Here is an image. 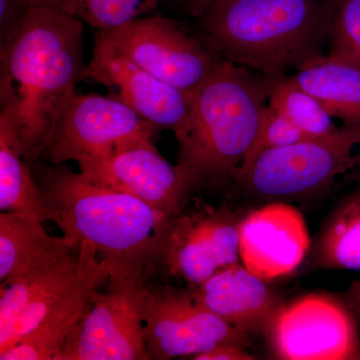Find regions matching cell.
<instances>
[{
    "instance_id": "14",
    "label": "cell",
    "mask_w": 360,
    "mask_h": 360,
    "mask_svg": "<svg viewBox=\"0 0 360 360\" xmlns=\"http://www.w3.org/2000/svg\"><path fill=\"white\" fill-rule=\"evenodd\" d=\"M85 79L103 85L111 96L158 129L174 132L176 139L186 129L191 94L162 82L96 37Z\"/></svg>"
},
{
    "instance_id": "27",
    "label": "cell",
    "mask_w": 360,
    "mask_h": 360,
    "mask_svg": "<svg viewBox=\"0 0 360 360\" xmlns=\"http://www.w3.org/2000/svg\"><path fill=\"white\" fill-rule=\"evenodd\" d=\"M194 360H252L257 359L255 355L248 352L245 345L236 343H222L212 349L195 355Z\"/></svg>"
},
{
    "instance_id": "8",
    "label": "cell",
    "mask_w": 360,
    "mask_h": 360,
    "mask_svg": "<svg viewBox=\"0 0 360 360\" xmlns=\"http://www.w3.org/2000/svg\"><path fill=\"white\" fill-rule=\"evenodd\" d=\"M264 335L283 360H360L356 315L342 298L310 293L283 303Z\"/></svg>"
},
{
    "instance_id": "5",
    "label": "cell",
    "mask_w": 360,
    "mask_h": 360,
    "mask_svg": "<svg viewBox=\"0 0 360 360\" xmlns=\"http://www.w3.org/2000/svg\"><path fill=\"white\" fill-rule=\"evenodd\" d=\"M360 179V124L258 155L234 181L262 200H293Z\"/></svg>"
},
{
    "instance_id": "7",
    "label": "cell",
    "mask_w": 360,
    "mask_h": 360,
    "mask_svg": "<svg viewBox=\"0 0 360 360\" xmlns=\"http://www.w3.org/2000/svg\"><path fill=\"white\" fill-rule=\"evenodd\" d=\"M148 276H110L97 291L56 360H149L142 296Z\"/></svg>"
},
{
    "instance_id": "15",
    "label": "cell",
    "mask_w": 360,
    "mask_h": 360,
    "mask_svg": "<svg viewBox=\"0 0 360 360\" xmlns=\"http://www.w3.org/2000/svg\"><path fill=\"white\" fill-rule=\"evenodd\" d=\"M310 248L302 213L281 201L246 213L239 227L241 264L264 281L290 276Z\"/></svg>"
},
{
    "instance_id": "21",
    "label": "cell",
    "mask_w": 360,
    "mask_h": 360,
    "mask_svg": "<svg viewBox=\"0 0 360 360\" xmlns=\"http://www.w3.org/2000/svg\"><path fill=\"white\" fill-rule=\"evenodd\" d=\"M310 252L309 269L360 271V187L336 206Z\"/></svg>"
},
{
    "instance_id": "25",
    "label": "cell",
    "mask_w": 360,
    "mask_h": 360,
    "mask_svg": "<svg viewBox=\"0 0 360 360\" xmlns=\"http://www.w3.org/2000/svg\"><path fill=\"white\" fill-rule=\"evenodd\" d=\"M309 139L302 130L286 116L267 105L262 115L257 139L246 156L245 162L239 168L236 176L246 169L258 155L272 149L286 148Z\"/></svg>"
},
{
    "instance_id": "3",
    "label": "cell",
    "mask_w": 360,
    "mask_h": 360,
    "mask_svg": "<svg viewBox=\"0 0 360 360\" xmlns=\"http://www.w3.org/2000/svg\"><path fill=\"white\" fill-rule=\"evenodd\" d=\"M272 80L222 59L191 92L175 165L191 191L234 181L257 139Z\"/></svg>"
},
{
    "instance_id": "20",
    "label": "cell",
    "mask_w": 360,
    "mask_h": 360,
    "mask_svg": "<svg viewBox=\"0 0 360 360\" xmlns=\"http://www.w3.org/2000/svg\"><path fill=\"white\" fill-rule=\"evenodd\" d=\"M0 210L51 220L41 188L25 158L13 116L6 108H0Z\"/></svg>"
},
{
    "instance_id": "2",
    "label": "cell",
    "mask_w": 360,
    "mask_h": 360,
    "mask_svg": "<svg viewBox=\"0 0 360 360\" xmlns=\"http://www.w3.org/2000/svg\"><path fill=\"white\" fill-rule=\"evenodd\" d=\"M51 221L80 246L89 243L115 276L149 274L160 260L169 215L139 198L85 180L65 163H30Z\"/></svg>"
},
{
    "instance_id": "23",
    "label": "cell",
    "mask_w": 360,
    "mask_h": 360,
    "mask_svg": "<svg viewBox=\"0 0 360 360\" xmlns=\"http://www.w3.org/2000/svg\"><path fill=\"white\" fill-rule=\"evenodd\" d=\"M58 7L84 25L108 30L148 15L160 0H32Z\"/></svg>"
},
{
    "instance_id": "17",
    "label": "cell",
    "mask_w": 360,
    "mask_h": 360,
    "mask_svg": "<svg viewBox=\"0 0 360 360\" xmlns=\"http://www.w3.org/2000/svg\"><path fill=\"white\" fill-rule=\"evenodd\" d=\"M27 213H0V281L8 283L77 250L73 239L52 236Z\"/></svg>"
},
{
    "instance_id": "11",
    "label": "cell",
    "mask_w": 360,
    "mask_h": 360,
    "mask_svg": "<svg viewBox=\"0 0 360 360\" xmlns=\"http://www.w3.org/2000/svg\"><path fill=\"white\" fill-rule=\"evenodd\" d=\"M248 212L214 207L193 198L170 217L160 262L189 286L198 285L220 269L239 262V227Z\"/></svg>"
},
{
    "instance_id": "1",
    "label": "cell",
    "mask_w": 360,
    "mask_h": 360,
    "mask_svg": "<svg viewBox=\"0 0 360 360\" xmlns=\"http://www.w3.org/2000/svg\"><path fill=\"white\" fill-rule=\"evenodd\" d=\"M84 23L32 1L11 41L0 49V108L11 111L27 162L39 160L47 135L85 79Z\"/></svg>"
},
{
    "instance_id": "9",
    "label": "cell",
    "mask_w": 360,
    "mask_h": 360,
    "mask_svg": "<svg viewBox=\"0 0 360 360\" xmlns=\"http://www.w3.org/2000/svg\"><path fill=\"white\" fill-rule=\"evenodd\" d=\"M160 130L113 96L75 94L39 151L51 165L110 155L132 142L153 139Z\"/></svg>"
},
{
    "instance_id": "10",
    "label": "cell",
    "mask_w": 360,
    "mask_h": 360,
    "mask_svg": "<svg viewBox=\"0 0 360 360\" xmlns=\"http://www.w3.org/2000/svg\"><path fill=\"white\" fill-rule=\"evenodd\" d=\"M142 312L150 359H191L222 343L250 345L251 335L196 302L188 288L146 285Z\"/></svg>"
},
{
    "instance_id": "26",
    "label": "cell",
    "mask_w": 360,
    "mask_h": 360,
    "mask_svg": "<svg viewBox=\"0 0 360 360\" xmlns=\"http://www.w3.org/2000/svg\"><path fill=\"white\" fill-rule=\"evenodd\" d=\"M32 4V0H0V49L13 39Z\"/></svg>"
},
{
    "instance_id": "18",
    "label": "cell",
    "mask_w": 360,
    "mask_h": 360,
    "mask_svg": "<svg viewBox=\"0 0 360 360\" xmlns=\"http://www.w3.org/2000/svg\"><path fill=\"white\" fill-rule=\"evenodd\" d=\"M112 267L108 260L73 291L60 305L45 317L32 333L6 352L0 360H56L70 333L89 307L92 297L110 281Z\"/></svg>"
},
{
    "instance_id": "4",
    "label": "cell",
    "mask_w": 360,
    "mask_h": 360,
    "mask_svg": "<svg viewBox=\"0 0 360 360\" xmlns=\"http://www.w3.org/2000/svg\"><path fill=\"white\" fill-rule=\"evenodd\" d=\"M200 37L220 58L269 77L321 53L328 40V0H217Z\"/></svg>"
},
{
    "instance_id": "12",
    "label": "cell",
    "mask_w": 360,
    "mask_h": 360,
    "mask_svg": "<svg viewBox=\"0 0 360 360\" xmlns=\"http://www.w3.org/2000/svg\"><path fill=\"white\" fill-rule=\"evenodd\" d=\"M96 248L82 243L77 250L0 285V352L32 333L101 264Z\"/></svg>"
},
{
    "instance_id": "28",
    "label": "cell",
    "mask_w": 360,
    "mask_h": 360,
    "mask_svg": "<svg viewBox=\"0 0 360 360\" xmlns=\"http://www.w3.org/2000/svg\"><path fill=\"white\" fill-rule=\"evenodd\" d=\"M180 11L191 16L200 18L217 0H172Z\"/></svg>"
},
{
    "instance_id": "13",
    "label": "cell",
    "mask_w": 360,
    "mask_h": 360,
    "mask_svg": "<svg viewBox=\"0 0 360 360\" xmlns=\"http://www.w3.org/2000/svg\"><path fill=\"white\" fill-rule=\"evenodd\" d=\"M87 181L139 198L169 217L188 205L191 187L172 165L153 139L125 144L110 155L77 162Z\"/></svg>"
},
{
    "instance_id": "24",
    "label": "cell",
    "mask_w": 360,
    "mask_h": 360,
    "mask_svg": "<svg viewBox=\"0 0 360 360\" xmlns=\"http://www.w3.org/2000/svg\"><path fill=\"white\" fill-rule=\"evenodd\" d=\"M329 54L360 70V0H328Z\"/></svg>"
},
{
    "instance_id": "22",
    "label": "cell",
    "mask_w": 360,
    "mask_h": 360,
    "mask_svg": "<svg viewBox=\"0 0 360 360\" xmlns=\"http://www.w3.org/2000/svg\"><path fill=\"white\" fill-rule=\"evenodd\" d=\"M269 105L286 116L309 139L326 136L340 127L316 98L286 75L274 77Z\"/></svg>"
},
{
    "instance_id": "19",
    "label": "cell",
    "mask_w": 360,
    "mask_h": 360,
    "mask_svg": "<svg viewBox=\"0 0 360 360\" xmlns=\"http://www.w3.org/2000/svg\"><path fill=\"white\" fill-rule=\"evenodd\" d=\"M291 79L345 124H360V70L331 54L319 53L296 68Z\"/></svg>"
},
{
    "instance_id": "29",
    "label": "cell",
    "mask_w": 360,
    "mask_h": 360,
    "mask_svg": "<svg viewBox=\"0 0 360 360\" xmlns=\"http://www.w3.org/2000/svg\"><path fill=\"white\" fill-rule=\"evenodd\" d=\"M341 298L360 319V281H352Z\"/></svg>"
},
{
    "instance_id": "16",
    "label": "cell",
    "mask_w": 360,
    "mask_h": 360,
    "mask_svg": "<svg viewBox=\"0 0 360 360\" xmlns=\"http://www.w3.org/2000/svg\"><path fill=\"white\" fill-rule=\"evenodd\" d=\"M265 281L236 262L188 290L196 302L234 328L264 335L284 303Z\"/></svg>"
},
{
    "instance_id": "6",
    "label": "cell",
    "mask_w": 360,
    "mask_h": 360,
    "mask_svg": "<svg viewBox=\"0 0 360 360\" xmlns=\"http://www.w3.org/2000/svg\"><path fill=\"white\" fill-rule=\"evenodd\" d=\"M162 82L191 94L221 63L198 35L161 15H146L94 35Z\"/></svg>"
}]
</instances>
